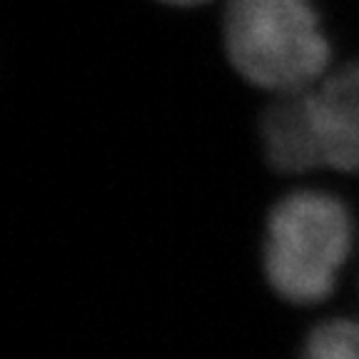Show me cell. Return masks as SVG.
<instances>
[{"label": "cell", "mask_w": 359, "mask_h": 359, "mask_svg": "<svg viewBox=\"0 0 359 359\" xmlns=\"http://www.w3.org/2000/svg\"><path fill=\"white\" fill-rule=\"evenodd\" d=\"M259 140L264 160L277 172L302 175L327 168L314 88L282 93L269 102L259 120Z\"/></svg>", "instance_id": "cell-3"}, {"label": "cell", "mask_w": 359, "mask_h": 359, "mask_svg": "<svg viewBox=\"0 0 359 359\" xmlns=\"http://www.w3.org/2000/svg\"><path fill=\"white\" fill-rule=\"evenodd\" d=\"M354 247V217L342 197L294 190L267 215L262 269L277 297L317 304L334 292Z\"/></svg>", "instance_id": "cell-2"}, {"label": "cell", "mask_w": 359, "mask_h": 359, "mask_svg": "<svg viewBox=\"0 0 359 359\" xmlns=\"http://www.w3.org/2000/svg\"><path fill=\"white\" fill-rule=\"evenodd\" d=\"M168 6H177V8H190V6H202V3H210V0H163Z\"/></svg>", "instance_id": "cell-6"}, {"label": "cell", "mask_w": 359, "mask_h": 359, "mask_svg": "<svg viewBox=\"0 0 359 359\" xmlns=\"http://www.w3.org/2000/svg\"><path fill=\"white\" fill-rule=\"evenodd\" d=\"M314 102L327 168L359 172V60L314 85Z\"/></svg>", "instance_id": "cell-4"}, {"label": "cell", "mask_w": 359, "mask_h": 359, "mask_svg": "<svg viewBox=\"0 0 359 359\" xmlns=\"http://www.w3.org/2000/svg\"><path fill=\"white\" fill-rule=\"evenodd\" d=\"M222 40L237 75L275 95L320 85L332 62L312 0H230Z\"/></svg>", "instance_id": "cell-1"}, {"label": "cell", "mask_w": 359, "mask_h": 359, "mask_svg": "<svg viewBox=\"0 0 359 359\" xmlns=\"http://www.w3.org/2000/svg\"><path fill=\"white\" fill-rule=\"evenodd\" d=\"M302 359H359V322L327 320L307 334Z\"/></svg>", "instance_id": "cell-5"}]
</instances>
